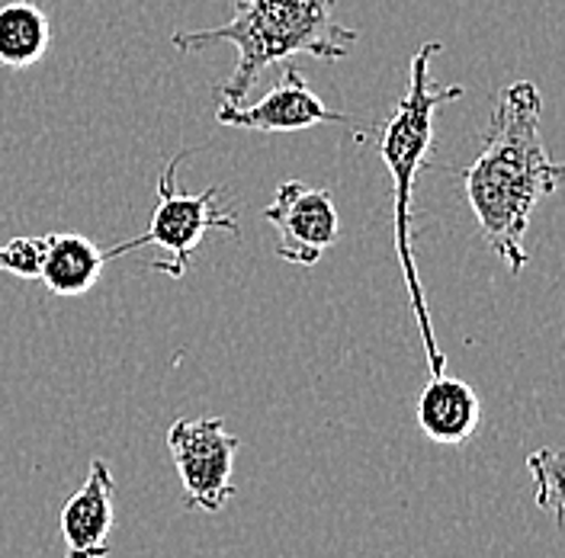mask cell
Wrapping results in <instances>:
<instances>
[{
    "mask_svg": "<svg viewBox=\"0 0 565 558\" xmlns=\"http://www.w3.org/2000/svg\"><path fill=\"white\" fill-rule=\"evenodd\" d=\"M540 112L543 97L533 81L508 84L498 94L482 154L462 171V193L479 232L514 277L527 267L524 238L536 203L565 180V164L546 154Z\"/></svg>",
    "mask_w": 565,
    "mask_h": 558,
    "instance_id": "1",
    "label": "cell"
},
{
    "mask_svg": "<svg viewBox=\"0 0 565 558\" xmlns=\"http://www.w3.org/2000/svg\"><path fill=\"white\" fill-rule=\"evenodd\" d=\"M356 30L334 20V0H235L232 20L212 30L174 33L171 45L196 52L206 45H235L238 62L215 87L228 106L245 104L257 77L270 65L309 55L318 62H341L356 45Z\"/></svg>",
    "mask_w": 565,
    "mask_h": 558,
    "instance_id": "2",
    "label": "cell"
},
{
    "mask_svg": "<svg viewBox=\"0 0 565 558\" xmlns=\"http://www.w3.org/2000/svg\"><path fill=\"white\" fill-rule=\"evenodd\" d=\"M440 42H424L422 49L412 55V71H408V90L395 104V112L380 132V158L392 176V228H395V254L398 267L405 277L408 302L422 331L424 353H427V369L430 376L447 373V356L437 344L434 324H430V309L424 299L418 264H415V247H412V200H415V180L422 174L424 161L434 148V119L437 109L459 100L466 94L462 84H434L430 77V62L440 55Z\"/></svg>",
    "mask_w": 565,
    "mask_h": 558,
    "instance_id": "3",
    "label": "cell"
},
{
    "mask_svg": "<svg viewBox=\"0 0 565 558\" xmlns=\"http://www.w3.org/2000/svg\"><path fill=\"white\" fill-rule=\"evenodd\" d=\"M190 151H180L174 154L164 171L158 176V206L151 212V222L148 228L141 232L139 238L126 242V245H116L106 250L109 260L136 250V247L154 245L164 250V257L151 260L148 267L161 277L180 279L190 267V257L196 254V247L203 245V238L210 232H228L232 238L242 235V225H238V210L235 206H218V186L212 183L203 193H183L177 186V168L180 161L186 158Z\"/></svg>",
    "mask_w": 565,
    "mask_h": 558,
    "instance_id": "4",
    "label": "cell"
},
{
    "mask_svg": "<svg viewBox=\"0 0 565 558\" xmlns=\"http://www.w3.org/2000/svg\"><path fill=\"white\" fill-rule=\"evenodd\" d=\"M242 440L225 430L222 418H177L168 430V450L174 459L186 507L218 514L235 494L232 472Z\"/></svg>",
    "mask_w": 565,
    "mask_h": 558,
    "instance_id": "5",
    "label": "cell"
},
{
    "mask_svg": "<svg viewBox=\"0 0 565 558\" xmlns=\"http://www.w3.org/2000/svg\"><path fill=\"white\" fill-rule=\"evenodd\" d=\"M264 218L277 228V257L292 267H316L324 250L338 245L341 215L334 196L302 180L280 183Z\"/></svg>",
    "mask_w": 565,
    "mask_h": 558,
    "instance_id": "6",
    "label": "cell"
},
{
    "mask_svg": "<svg viewBox=\"0 0 565 558\" xmlns=\"http://www.w3.org/2000/svg\"><path fill=\"white\" fill-rule=\"evenodd\" d=\"M218 126H232V129H250V132H264V136H286V132H306L312 126H348L351 116L338 112L331 106L321 104L316 90L309 87L306 74L296 65H286L277 87H270L257 104H218L215 112Z\"/></svg>",
    "mask_w": 565,
    "mask_h": 558,
    "instance_id": "7",
    "label": "cell"
},
{
    "mask_svg": "<svg viewBox=\"0 0 565 558\" xmlns=\"http://www.w3.org/2000/svg\"><path fill=\"white\" fill-rule=\"evenodd\" d=\"M113 472L104 459L90 462L87 482L71 494L62 507V539H65V558H106V539L113 533Z\"/></svg>",
    "mask_w": 565,
    "mask_h": 558,
    "instance_id": "8",
    "label": "cell"
},
{
    "mask_svg": "<svg viewBox=\"0 0 565 558\" xmlns=\"http://www.w3.org/2000/svg\"><path fill=\"white\" fill-rule=\"evenodd\" d=\"M482 423V401L476 388L447 373L430 376L418 398V427L437 447H462Z\"/></svg>",
    "mask_w": 565,
    "mask_h": 558,
    "instance_id": "9",
    "label": "cell"
},
{
    "mask_svg": "<svg viewBox=\"0 0 565 558\" xmlns=\"http://www.w3.org/2000/svg\"><path fill=\"white\" fill-rule=\"evenodd\" d=\"M106 264H109L106 250H100L97 242H90L87 235H74V232L42 235L39 279L45 282L52 296L74 299V296L90 292L104 277Z\"/></svg>",
    "mask_w": 565,
    "mask_h": 558,
    "instance_id": "10",
    "label": "cell"
},
{
    "mask_svg": "<svg viewBox=\"0 0 565 558\" xmlns=\"http://www.w3.org/2000/svg\"><path fill=\"white\" fill-rule=\"evenodd\" d=\"M52 26L45 10L33 0H10L0 7V65L33 68L49 52Z\"/></svg>",
    "mask_w": 565,
    "mask_h": 558,
    "instance_id": "11",
    "label": "cell"
},
{
    "mask_svg": "<svg viewBox=\"0 0 565 558\" xmlns=\"http://www.w3.org/2000/svg\"><path fill=\"white\" fill-rule=\"evenodd\" d=\"M527 472L536 507L553 514L556 526H565V455L540 447L527 455Z\"/></svg>",
    "mask_w": 565,
    "mask_h": 558,
    "instance_id": "12",
    "label": "cell"
},
{
    "mask_svg": "<svg viewBox=\"0 0 565 558\" xmlns=\"http://www.w3.org/2000/svg\"><path fill=\"white\" fill-rule=\"evenodd\" d=\"M0 270L17 279H39L42 238H13L0 247Z\"/></svg>",
    "mask_w": 565,
    "mask_h": 558,
    "instance_id": "13",
    "label": "cell"
}]
</instances>
